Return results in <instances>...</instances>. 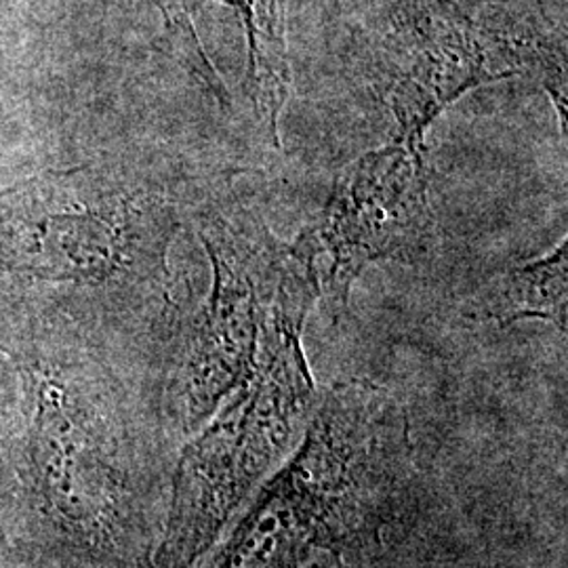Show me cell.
I'll return each instance as SVG.
<instances>
[{"instance_id":"cell-11","label":"cell","mask_w":568,"mask_h":568,"mask_svg":"<svg viewBox=\"0 0 568 568\" xmlns=\"http://www.w3.org/2000/svg\"><path fill=\"white\" fill-rule=\"evenodd\" d=\"M302 568H363V565L349 562V560H345L342 556H335V554H321Z\"/></svg>"},{"instance_id":"cell-5","label":"cell","mask_w":568,"mask_h":568,"mask_svg":"<svg viewBox=\"0 0 568 568\" xmlns=\"http://www.w3.org/2000/svg\"><path fill=\"white\" fill-rule=\"evenodd\" d=\"M30 483L51 528L70 548L102 558L124 525V480L102 406L81 373L30 365Z\"/></svg>"},{"instance_id":"cell-2","label":"cell","mask_w":568,"mask_h":568,"mask_svg":"<svg viewBox=\"0 0 568 568\" xmlns=\"http://www.w3.org/2000/svg\"><path fill=\"white\" fill-rule=\"evenodd\" d=\"M321 300L316 265L291 248L267 305L255 366L183 448L154 568H194L248 495L297 440L318 403L302 345Z\"/></svg>"},{"instance_id":"cell-9","label":"cell","mask_w":568,"mask_h":568,"mask_svg":"<svg viewBox=\"0 0 568 568\" xmlns=\"http://www.w3.org/2000/svg\"><path fill=\"white\" fill-rule=\"evenodd\" d=\"M243 18L248 41V98L270 142L278 143V124L291 91L286 49V0H220Z\"/></svg>"},{"instance_id":"cell-4","label":"cell","mask_w":568,"mask_h":568,"mask_svg":"<svg viewBox=\"0 0 568 568\" xmlns=\"http://www.w3.org/2000/svg\"><path fill=\"white\" fill-rule=\"evenodd\" d=\"M527 74L546 89L567 138V65L558 51L541 53L488 30L455 0H396L377 84L410 152L426 156L429 126L462 95Z\"/></svg>"},{"instance_id":"cell-7","label":"cell","mask_w":568,"mask_h":568,"mask_svg":"<svg viewBox=\"0 0 568 568\" xmlns=\"http://www.w3.org/2000/svg\"><path fill=\"white\" fill-rule=\"evenodd\" d=\"M426 156L396 142L347 164L321 220L307 230L316 246L321 297L342 312L349 291L377 262H415L436 243Z\"/></svg>"},{"instance_id":"cell-1","label":"cell","mask_w":568,"mask_h":568,"mask_svg":"<svg viewBox=\"0 0 568 568\" xmlns=\"http://www.w3.org/2000/svg\"><path fill=\"white\" fill-rule=\"evenodd\" d=\"M413 467L403 405L366 379L335 384L288 464L194 568H302L321 554L368 562L408 511Z\"/></svg>"},{"instance_id":"cell-6","label":"cell","mask_w":568,"mask_h":568,"mask_svg":"<svg viewBox=\"0 0 568 568\" xmlns=\"http://www.w3.org/2000/svg\"><path fill=\"white\" fill-rule=\"evenodd\" d=\"M201 239L213 265L203 316L187 339L180 373L185 427L203 426L248 379L267 305L283 272L288 244L244 211L209 213Z\"/></svg>"},{"instance_id":"cell-3","label":"cell","mask_w":568,"mask_h":568,"mask_svg":"<svg viewBox=\"0 0 568 568\" xmlns=\"http://www.w3.org/2000/svg\"><path fill=\"white\" fill-rule=\"evenodd\" d=\"M171 204L77 169L0 190V274L81 284L166 274Z\"/></svg>"},{"instance_id":"cell-10","label":"cell","mask_w":568,"mask_h":568,"mask_svg":"<svg viewBox=\"0 0 568 568\" xmlns=\"http://www.w3.org/2000/svg\"><path fill=\"white\" fill-rule=\"evenodd\" d=\"M0 568H34V565L28 562L23 554L13 551L7 541L0 539Z\"/></svg>"},{"instance_id":"cell-8","label":"cell","mask_w":568,"mask_h":568,"mask_svg":"<svg viewBox=\"0 0 568 568\" xmlns=\"http://www.w3.org/2000/svg\"><path fill=\"white\" fill-rule=\"evenodd\" d=\"M467 318L506 328L520 321H548L567 333L568 241L549 255L514 265L490 278L466 307Z\"/></svg>"}]
</instances>
